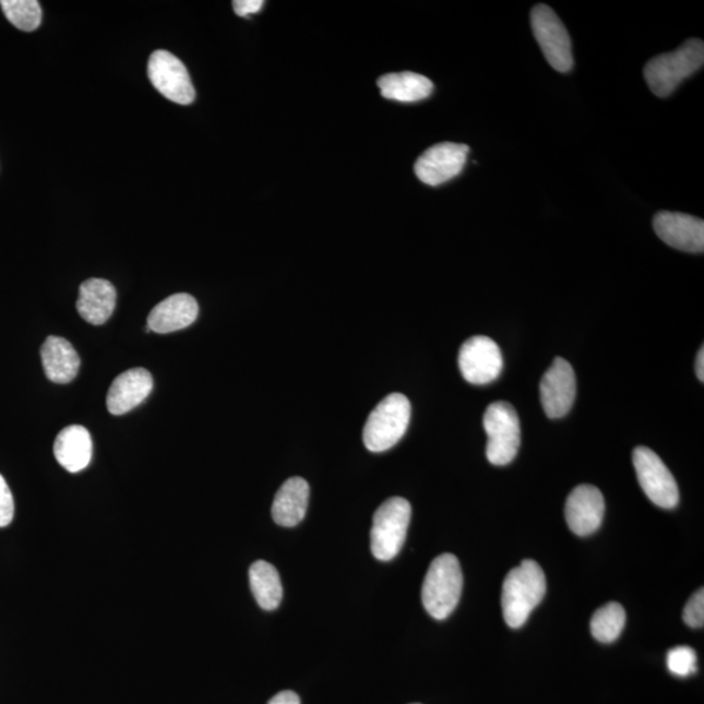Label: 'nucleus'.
<instances>
[{"instance_id":"5","label":"nucleus","mask_w":704,"mask_h":704,"mask_svg":"<svg viewBox=\"0 0 704 704\" xmlns=\"http://www.w3.org/2000/svg\"><path fill=\"white\" fill-rule=\"evenodd\" d=\"M411 520V505L405 499L392 498L373 515L371 549L375 559L391 561L405 545Z\"/></svg>"},{"instance_id":"7","label":"nucleus","mask_w":704,"mask_h":704,"mask_svg":"<svg viewBox=\"0 0 704 704\" xmlns=\"http://www.w3.org/2000/svg\"><path fill=\"white\" fill-rule=\"evenodd\" d=\"M532 26L548 63L562 73L572 70V39L556 12L546 4L535 5L532 11Z\"/></svg>"},{"instance_id":"3","label":"nucleus","mask_w":704,"mask_h":704,"mask_svg":"<svg viewBox=\"0 0 704 704\" xmlns=\"http://www.w3.org/2000/svg\"><path fill=\"white\" fill-rule=\"evenodd\" d=\"M464 575L454 554L444 553L429 566L421 588V600L427 612L435 620H445L457 607Z\"/></svg>"},{"instance_id":"17","label":"nucleus","mask_w":704,"mask_h":704,"mask_svg":"<svg viewBox=\"0 0 704 704\" xmlns=\"http://www.w3.org/2000/svg\"><path fill=\"white\" fill-rule=\"evenodd\" d=\"M117 306V290L110 281L91 278L80 286L77 312L86 323L103 325Z\"/></svg>"},{"instance_id":"20","label":"nucleus","mask_w":704,"mask_h":704,"mask_svg":"<svg viewBox=\"0 0 704 704\" xmlns=\"http://www.w3.org/2000/svg\"><path fill=\"white\" fill-rule=\"evenodd\" d=\"M46 378L56 384H69L80 370V357L71 342L62 337H47L41 347Z\"/></svg>"},{"instance_id":"9","label":"nucleus","mask_w":704,"mask_h":704,"mask_svg":"<svg viewBox=\"0 0 704 704\" xmlns=\"http://www.w3.org/2000/svg\"><path fill=\"white\" fill-rule=\"evenodd\" d=\"M147 75L154 88L172 103L190 105L196 97L186 65L169 51L157 50L152 53Z\"/></svg>"},{"instance_id":"2","label":"nucleus","mask_w":704,"mask_h":704,"mask_svg":"<svg viewBox=\"0 0 704 704\" xmlns=\"http://www.w3.org/2000/svg\"><path fill=\"white\" fill-rule=\"evenodd\" d=\"M704 63V44L689 39L673 52L661 53L645 67V79L655 96L666 98L683 80L692 76Z\"/></svg>"},{"instance_id":"23","label":"nucleus","mask_w":704,"mask_h":704,"mask_svg":"<svg viewBox=\"0 0 704 704\" xmlns=\"http://www.w3.org/2000/svg\"><path fill=\"white\" fill-rule=\"evenodd\" d=\"M625 609L619 602H608V605L596 610L593 616V636L600 643H612L621 635L623 628H625Z\"/></svg>"},{"instance_id":"6","label":"nucleus","mask_w":704,"mask_h":704,"mask_svg":"<svg viewBox=\"0 0 704 704\" xmlns=\"http://www.w3.org/2000/svg\"><path fill=\"white\" fill-rule=\"evenodd\" d=\"M482 425L488 435V461L494 466L511 464L521 445V422L515 408L505 401L493 402L486 410Z\"/></svg>"},{"instance_id":"1","label":"nucleus","mask_w":704,"mask_h":704,"mask_svg":"<svg viewBox=\"0 0 704 704\" xmlns=\"http://www.w3.org/2000/svg\"><path fill=\"white\" fill-rule=\"evenodd\" d=\"M547 592L546 574L539 563L525 560L508 573L502 585L501 607L509 627L518 629L525 625L529 614L545 599Z\"/></svg>"},{"instance_id":"30","label":"nucleus","mask_w":704,"mask_h":704,"mask_svg":"<svg viewBox=\"0 0 704 704\" xmlns=\"http://www.w3.org/2000/svg\"><path fill=\"white\" fill-rule=\"evenodd\" d=\"M695 372H696V378H699L703 382L704 381V348L703 347H701L699 355H696Z\"/></svg>"},{"instance_id":"4","label":"nucleus","mask_w":704,"mask_h":704,"mask_svg":"<svg viewBox=\"0 0 704 704\" xmlns=\"http://www.w3.org/2000/svg\"><path fill=\"white\" fill-rule=\"evenodd\" d=\"M411 418V404L406 395L389 394L368 417L363 441L368 451L386 452L404 438Z\"/></svg>"},{"instance_id":"28","label":"nucleus","mask_w":704,"mask_h":704,"mask_svg":"<svg viewBox=\"0 0 704 704\" xmlns=\"http://www.w3.org/2000/svg\"><path fill=\"white\" fill-rule=\"evenodd\" d=\"M263 0H235L232 9L240 17H247L258 13L264 7Z\"/></svg>"},{"instance_id":"15","label":"nucleus","mask_w":704,"mask_h":704,"mask_svg":"<svg viewBox=\"0 0 704 704\" xmlns=\"http://www.w3.org/2000/svg\"><path fill=\"white\" fill-rule=\"evenodd\" d=\"M153 378L145 368H132L120 373L107 393V410L112 415H124L150 397Z\"/></svg>"},{"instance_id":"14","label":"nucleus","mask_w":704,"mask_h":704,"mask_svg":"<svg viewBox=\"0 0 704 704\" xmlns=\"http://www.w3.org/2000/svg\"><path fill=\"white\" fill-rule=\"evenodd\" d=\"M606 502L599 488L589 485L575 487L565 505L568 526L578 536L598 532L605 518Z\"/></svg>"},{"instance_id":"8","label":"nucleus","mask_w":704,"mask_h":704,"mask_svg":"<svg viewBox=\"0 0 704 704\" xmlns=\"http://www.w3.org/2000/svg\"><path fill=\"white\" fill-rule=\"evenodd\" d=\"M633 464L643 492L655 505L673 509L679 504V486L659 455L652 449L639 446L633 452Z\"/></svg>"},{"instance_id":"11","label":"nucleus","mask_w":704,"mask_h":704,"mask_svg":"<svg viewBox=\"0 0 704 704\" xmlns=\"http://www.w3.org/2000/svg\"><path fill=\"white\" fill-rule=\"evenodd\" d=\"M468 152L465 144L441 143L429 147L415 164V174L428 186L444 184L464 170Z\"/></svg>"},{"instance_id":"25","label":"nucleus","mask_w":704,"mask_h":704,"mask_svg":"<svg viewBox=\"0 0 704 704\" xmlns=\"http://www.w3.org/2000/svg\"><path fill=\"white\" fill-rule=\"evenodd\" d=\"M667 666L669 672L688 677L696 672V654L693 648L688 646H677L668 653Z\"/></svg>"},{"instance_id":"10","label":"nucleus","mask_w":704,"mask_h":704,"mask_svg":"<svg viewBox=\"0 0 704 704\" xmlns=\"http://www.w3.org/2000/svg\"><path fill=\"white\" fill-rule=\"evenodd\" d=\"M458 366L464 379L474 385H486L499 379L504 359L496 342L485 335L468 338L462 345Z\"/></svg>"},{"instance_id":"27","label":"nucleus","mask_w":704,"mask_h":704,"mask_svg":"<svg viewBox=\"0 0 704 704\" xmlns=\"http://www.w3.org/2000/svg\"><path fill=\"white\" fill-rule=\"evenodd\" d=\"M15 514V502L5 479L0 475V528L7 527Z\"/></svg>"},{"instance_id":"13","label":"nucleus","mask_w":704,"mask_h":704,"mask_svg":"<svg viewBox=\"0 0 704 704\" xmlns=\"http://www.w3.org/2000/svg\"><path fill=\"white\" fill-rule=\"evenodd\" d=\"M654 230L664 243L683 252L704 251L703 219L683 213L660 212L654 218Z\"/></svg>"},{"instance_id":"22","label":"nucleus","mask_w":704,"mask_h":704,"mask_svg":"<svg viewBox=\"0 0 704 704\" xmlns=\"http://www.w3.org/2000/svg\"><path fill=\"white\" fill-rule=\"evenodd\" d=\"M250 585L258 605L265 610L277 609L284 588L277 569L272 563L259 560L250 568Z\"/></svg>"},{"instance_id":"12","label":"nucleus","mask_w":704,"mask_h":704,"mask_svg":"<svg viewBox=\"0 0 704 704\" xmlns=\"http://www.w3.org/2000/svg\"><path fill=\"white\" fill-rule=\"evenodd\" d=\"M576 382L573 367L562 358H556L540 382L541 406L548 418L565 417L573 407Z\"/></svg>"},{"instance_id":"21","label":"nucleus","mask_w":704,"mask_h":704,"mask_svg":"<svg viewBox=\"0 0 704 704\" xmlns=\"http://www.w3.org/2000/svg\"><path fill=\"white\" fill-rule=\"evenodd\" d=\"M378 85L382 97L398 103H418L434 90L431 80L415 72L389 73L379 79Z\"/></svg>"},{"instance_id":"29","label":"nucleus","mask_w":704,"mask_h":704,"mask_svg":"<svg viewBox=\"0 0 704 704\" xmlns=\"http://www.w3.org/2000/svg\"><path fill=\"white\" fill-rule=\"evenodd\" d=\"M267 704H300V699L297 693L285 690V692L274 695Z\"/></svg>"},{"instance_id":"16","label":"nucleus","mask_w":704,"mask_h":704,"mask_svg":"<svg viewBox=\"0 0 704 704\" xmlns=\"http://www.w3.org/2000/svg\"><path fill=\"white\" fill-rule=\"evenodd\" d=\"M199 305L190 294H176L160 301L147 317L150 332L169 334L182 331L196 321Z\"/></svg>"},{"instance_id":"18","label":"nucleus","mask_w":704,"mask_h":704,"mask_svg":"<svg viewBox=\"0 0 704 704\" xmlns=\"http://www.w3.org/2000/svg\"><path fill=\"white\" fill-rule=\"evenodd\" d=\"M93 442L88 429L70 426L59 432L53 442V455L67 472L76 474L88 467L92 461Z\"/></svg>"},{"instance_id":"26","label":"nucleus","mask_w":704,"mask_h":704,"mask_svg":"<svg viewBox=\"0 0 704 704\" xmlns=\"http://www.w3.org/2000/svg\"><path fill=\"white\" fill-rule=\"evenodd\" d=\"M683 621L687 625L700 629L704 623V589L701 588L687 602L683 609Z\"/></svg>"},{"instance_id":"19","label":"nucleus","mask_w":704,"mask_h":704,"mask_svg":"<svg viewBox=\"0 0 704 704\" xmlns=\"http://www.w3.org/2000/svg\"><path fill=\"white\" fill-rule=\"evenodd\" d=\"M310 486L303 478H290L278 489L272 506L274 522L282 527L298 526L305 520Z\"/></svg>"},{"instance_id":"24","label":"nucleus","mask_w":704,"mask_h":704,"mask_svg":"<svg viewBox=\"0 0 704 704\" xmlns=\"http://www.w3.org/2000/svg\"><path fill=\"white\" fill-rule=\"evenodd\" d=\"M0 5L9 22L20 31L33 32L41 25L43 11L37 0H2Z\"/></svg>"}]
</instances>
